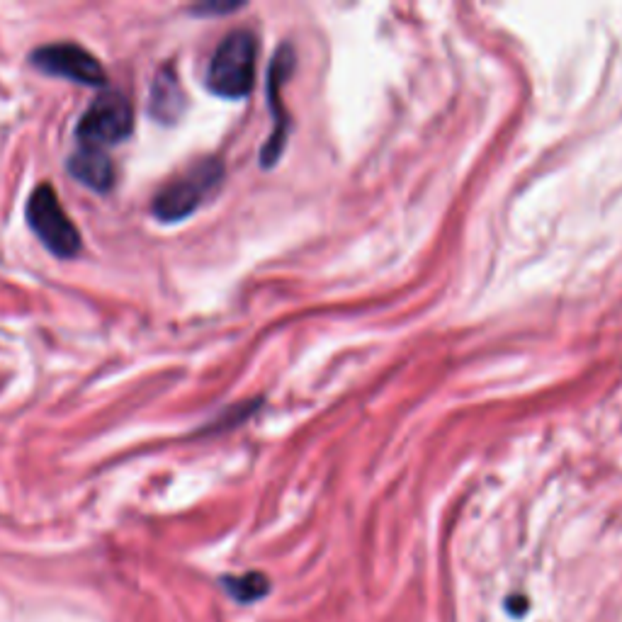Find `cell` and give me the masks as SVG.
<instances>
[{
	"label": "cell",
	"instance_id": "5b68a950",
	"mask_svg": "<svg viewBox=\"0 0 622 622\" xmlns=\"http://www.w3.org/2000/svg\"><path fill=\"white\" fill-rule=\"evenodd\" d=\"M30 64L47 76L64 78V81L81 83L88 88H103L107 73L93 54L71 42H56L37 47L30 54Z\"/></svg>",
	"mask_w": 622,
	"mask_h": 622
},
{
	"label": "cell",
	"instance_id": "52a82bcc",
	"mask_svg": "<svg viewBox=\"0 0 622 622\" xmlns=\"http://www.w3.org/2000/svg\"><path fill=\"white\" fill-rule=\"evenodd\" d=\"M185 107H188V95L180 86L178 73L173 71V66H161L154 81H151L149 105H146L149 117L168 127V124H175L183 117Z\"/></svg>",
	"mask_w": 622,
	"mask_h": 622
},
{
	"label": "cell",
	"instance_id": "7a4b0ae2",
	"mask_svg": "<svg viewBox=\"0 0 622 622\" xmlns=\"http://www.w3.org/2000/svg\"><path fill=\"white\" fill-rule=\"evenodd\" d=\"M224 180V163L219 158H202L190 171L178 178H171L161 190L156 192L151 212L158 222L178 224L195 214L202 202L219 188Z\"/></svg>",
	"mask_w": 622,
	"mask_h": 622
},
{
	"label": "cell",
	"instance_id": "6da1fadb",
	"mask_svg": "<svg viewBox=\"0 0 622 622\" xmlns=\"http://www.w3.org/2000/svg\"><path fill=\"white\" fill-rule=\"evenodd\" d=\"M256 37L248 30L229 32L209 59L205 83L214 95L226 100L246 98L256 83Z\"/></svg>",
	"mask_w": 622,
	"mask_h": 622
},
{
	"label": "cell",
	"instance_id": "8fae6325",
	"mask_svg": "<svg viewBox=\"0 0 622 622\" xmlns=\"http://www.w3.org/2000/svg\"><path fill=\"white\" fill-rule=\"evenodd\" d=\"M508 610H511L513 615H523V610L528 608V601H525V598H508Z\"/></svg>",
	"mask_w": 622,
	"mask_h": 622
},
{
	"label": "cell",
	"instance_id": "9c48e42d",
	"mask_svg": "<svg viewBox=\"0 0 622 622\" xmlns=\"http://www.w3.org/2000/svg\"><path fill=\"white\" fill-rule=\"evenodd\" d=\"M226 593L239 603H256L260 598L268 596L270 579L263 571H246L241 576H226L222 581Z\"/></svg>",
	"mask_w": 622,
	"mask_h": 622
},
{
	"label": "cell",
	"instance_id": "8992f818",
	"mask_svg": "<svg viewBox=\"0 0 622 622\" xmlns=\"http://www.w3.org/2000/svg\"><path fill=\"white\" fill-rule=\"evenodd\" d=\"M292 66H294L292 47L290 44H282V47L275 52L273 64H270V71H268V103L275 117V129H273V137L268 139V144H265L263 151H260V166H265V168L275 166L277 158L282 156V149H285L287 117H285V112L280 110V103H282V86H285L287 76L292 73Z\"/></svg>",
	"mask_w": 622,
	"mask_h": 622
},
{
	"label": "cell",
	"instance_id": "ba28073f",
	"mask_svg": "<svg viewBox=\"0 0 622 622\" xmlns=\"http://www.w3.org/2000/svg\"><path fill=\"white\" fill-rule=\"evenodd\" d=\"M71 178L78 180L81 185H86L93 192H110L115 185V163L112 158L105 154L103 149H90V146H81L78 151H73L66 161Z\"/></svg>",
	"mask_w": 622,
	"mask_h": 622
},
{
	"label": "cell",
	"instance_id": "3957f363",
	"mask_svg": "<svg viewBox=\"0 0 622 622\" xmlns=\"http://www.w3.org/2000/svg\"><path fill=\"white\" fill-rule=\"evenodd\" d=\"M25 217L35 236L44 243L49 253L56 258H76L81 251V231L71 222L64 205L56 197L54 188L49 183L37 185L27 200Z\"/></svg>",
	"mask_w": 622,
	"mask_h": 622
},
{
	"label": "cell",
	"instance_id": "30bf717a",
	"mask_svg": "<svg viewBox=\"0 0 622 622\" xmlns=\"http://www.w3.org/2000/svg\"><path fill=\"white\" fill-rule=\"evenodd\" d=\"M241 5H200V8H195V13H202V15H209V13H234V10H239Z\"/></svg>",
	"mask_w": 622,
	"mask_h": 622
},
{
	"label": "cell",
	"instance_id": "277c9868",
	"mask_svg": "<svg viewBox=\"0 0 622 622\" xmlns=\"http://www.w3.org/2000/svg\"><path fill=\"white\" fill-rule=\"evenodd\" d=\"M134 132V110L129 100L117 90H105L100 93L83 117L78 120L76 137L81 146L90 149H107L127 141Z\"/></svg>",
	"mask_w": 622,
	"mask_h": 622
}]
</instances>
